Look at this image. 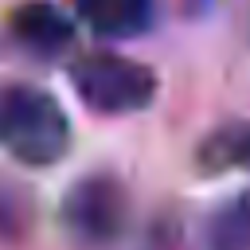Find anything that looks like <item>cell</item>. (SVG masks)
Here are the masks:
<instances>
[{"label":"cell","mask_w":250,"mask_h":250,"mask_svg":"<svg viewBox=\"0 0 250 250\" xmlns=\"http://www.w3.org/2000/svg\"><path fill=\"white\" fill-rule=\"evenodd\" d=\"M70 86L90 113L125 117V113H141L152 105L156 70L137 59L113 55V51H90L70 66Z\"/></svg>","instance_id":"obj_2"},{"label":"cell","mask_w":250,"mask_h":250,"mask_svg":"<svg viewBox=\"0 0 250 250\" xmlns=\"http://www.w3.org/2000/svg\"><path fill=\"white\" fill-rule=\"evenodd\" d=\"M195 168L203 176L250 172V121H223L195 145Z\"/></svg>","instance_id":"obj_6"},{"label":"cell","mask_w":250,"mask_h":250,"mask_svg":"<svg viewBox=\"0 0 250 250\" xmlns=\"http://www.w3.org/2000/svg\"><path fill=\"white\" fill-rule=\"evenodd\" d=\"M203 250H250V191L211 211L203 227Z\"/></svg>","instance_id":"obj_7"},{"label":"cell","mask_w":250,"mask_h":250,"mask_svg":"<svg viewBox=\"0 0 250 250\" xmlns=\"http://www.w3.org/2000/svg\"><path fill=\"white\" fill-rule=\"evenodd\" d=\"M184 8L188 12H199V8H207V0H184Z\"/></svg>","instance_id":"obj_10"},{"label":"cell","mask_w":250,"mask_h":250,"mask_svg":"<svg viewBox=\"0 0 250 250\" xmlns=\"http://www.w3.org/2000/svg\"><path fill=\"white\" fill-rule=\"evenodd\" d=\"M145 250H188L184 242V223L176 215H156L148 234H145Z\"/></svg>","instance_id":"obj_9"},{"label":"cell","mask_w":250,"mask_h":250,"mask_svg":"<svg viewBox=\"0 0 250 250\" xmlns=\"http://www.w3.org/2000/svg\"><path fill=\"white\" fill-rule=\"evenodd\" d=\"M74 12L102 39H133L156 23L152 0H74Z\"/></svg>","instance_id":"obj_5"},{"label":"cell","mask_w":250,"mask_h":250,"mask_svg":"<svg viewBox=\"0 0 250 250\" xmlns=\"http://www.w3.org/2000/svg\"><path fill=\"white\" fill-rule=\"evenodd\" d=\"M35 227V199L31 191H23L20 184H4L0 180V242L16 246L31 234Z\"/></svg>","instance_id":"obj_8"},{"label":"cell","mask_w":250,"mask_h":250,"mask_svg":"<svg viewBox=\"0 0 250 250\" xmlns=\"http://www.w3.org/2000/svg\"><path fill=\"white\" fill-rule=\"evenodd\" d=\"M62 227L78 246H109L125 234L133 219V195L121 176L113 172H90L74 180L62 195Z\"/></svg>","instance_id":"obj_3"},{"label":"cell","mask_w":250,"mask_h":250,"mask_svg":"<svg viewBox=\"0 0 250 250\" xmlns=\"http://www.w3.org/2000/svg\"><path fill=\"white\" fill-rule=\"evenodd\" d=\"M8 43L35 59H59L74 47V20L51 0H23L8 12Z\"/></svg>","instance_id":"obj_4"},{"label":"cell","mask_w":250,"mask_h":250,"mask_svg":"<svg viewBox=\"0 0 250 250\" xmlns=\"http://www.w3.org/2000/svg\"><path fill=\"white\" fill-rule=\"evenodd\" d=\"M70 117L35 82H0V148L27 168L59 164L70 152Z\"/></svg>","instance_id":"obj_1"}]
</instances>
